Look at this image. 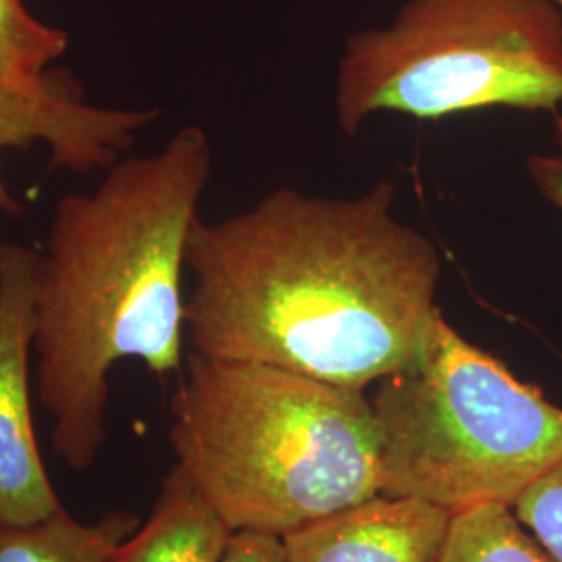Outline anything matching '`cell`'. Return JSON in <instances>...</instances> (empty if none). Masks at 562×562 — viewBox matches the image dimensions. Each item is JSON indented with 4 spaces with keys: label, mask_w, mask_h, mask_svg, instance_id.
<instances>
[{
    "label": "cell",
    "mask_w": 562,
    "mask_h": 562,
    "mask_svg": "<svg viewBox=\"0 0 562 562\" xmlns=\"http://www.w3.org/2000/svg\"><path fill=\"white\" fill-rule=\"evenodd\" d=\"M394 201L390 181L348 199L278 188L199 220L186 255L192 352L352 390L406 367L440 308L442 257Z\"/></svg>",
    "instance_id": "obj_1"
},
{
    "label": "cell",
    "mask_w": 562,
    "mask_h": 562,
    "mask_svg": "<svg viewBox=\"0 0 562 562\" xmlns=\"http://www.w3.org/2000/svg\"><path fill=\"white\" fill-rule=\"evenodd\" d=\"M211 167L206 132L186 125L161 150L111 165L92 192L57 202L34 273L36 392L53 450L76 473L106 442L115 364L180 371L186 255Z\"/></svg>",
    "instance_id": "obj_2"
},
{
    "label": "cell",
    "mask_w": 562,
    "mask_h": 562,
    "mask_svg": "<svg viewBox=\"0 0 562 562\" xmlns=\"http://www.w3.org/2000/svg\"><path fill=\"white\" fill-rule=\"evenodd\" d=\"M171 415L178 467L232 531L283 538L382 494L367 390L192 352Z\"/></svg>",
    "instance_id": "obj_3"
},
{
    "label": "cell",
    "mask_w": 562,
    "mask_h": 562,
    "mask_svg": "<svg viewBox=\"0 0 562 562\" xmlns=\"http://www.w3.org/2000/svg\"><path fill=\"white\" fill-rule=\"evenodd\" d=\"M383 496L450 515L517 503L562 459V406L438 308L415 359L375 383Z\"/></svg>",
    "instance_id": "obj_4"
},
{
    "label": "cell",
    "mask_w": 562,
    "mask_h": 562,
    "mask_svg": "<svg viewBox=\"0 0 562 562\" xmlns=\"http://www.w3.org/2000/svg\"><path fill=\"white\" fill-rule=\"evenodd\" d=\"M562 109V11L552 0H406L352 34L336 69L346 136L380 113L443 120Z\"/></svg>",
    "instance_id": "obj_5"
},
{
    "label": "cell",
    "mask_w": 562,
    "mask_h": 562,
    "mask_svg": "<svg viewBox=\"0 0 562 562\" xmlns=\"http://www.w3.org/2000/svg\"><path fill=\"white\" fill-rule=\"evenodd\" d=\"M38 250L0 240V525L63 510L32 411L34 273Z\"/></svg>",
    "instance_id": "obj_6"
},
{
    "label": "cell",
    "mask_w": 562,
    "mask_h": 562,
    "mask_svg": "<svg viewBox=\"0 0 562 562\" xmlns=\"http://www.w3.org/2000/svg\"><path fill=\"white\" fill-rule=\"evenodd\" d=\"M157 117V109L90 104L67 71L0 74V161L9 148L42 142L50 148L53 167L74 173L106 171L134 144L136 134ZM20 209L0 167V211L20 213Z\"/></svg>",
    "instance_id": "obj_7"
},
{
    "label": "cell",
    "mask_w": 562,
    "mask_h": 562,
    "mask_svg": "<svg viewBox=\"0 0 562 562\" xmlns=\"http://www.w3.org/2000/svg\"><path fill=\"white\" fill-rule=\"evenodd\" d=\"M452 515L378 494L281 538L285 562H440Z\"/></svg>",
    "instance_id": "obj_8"
},
{
    "label": "cell",
    "mask_w": 562,
    "mask_h": 562,
    "mask_svg": "<svg viewBox=\"0 0 562 562\" xmlns=\"http://www.w3.org/2000/svg\"><path fill=\"white\" fill-rule=\"evenodd\" d=\"M232 533L176 464L162 480L150 517L121 543L113 562H223Z\"/></svg>",
    "instance_id": "obj_9"
},
{
    "label": "cell",
    "mask_w": 562,
    "mask_h": 562,
    "mask_svg": "<svg viewBox=\"0 0 562 562\" xmlns=\"http://www.w3.org/2000/svg\"><path fill=\"white\" fill-rule=\"evenodd\" d=\"M140 519L109 510L99 521H78L67 508L23 525H0V562H113Z\"/></svg>",
    "instance_id": "obj_10"
},
{
    "label": "cell",
    "mask_w": 562,
    "mask_h": 562,
    "mask_svg": "<svg viewBox=\"0 0 562 562\" xmlns=\"http://www.w3.org/2000/svg\"><path fill=\"white\" fill-rule=\"evenodd\" d=\"M440 562H554L515 510L485 504L452 515Z\"/></svg>",
    "instance_id": "obj_11"
},
{
    "label": "cell",
    "mask_w": 562,
    "mask_h": 562,
    "mask_svg": "<svg viewBox=\"0 0 562 562\" xmlns=\"http://www.w3.org/2000/svg\"><path fill=\"white\" fill-rule=\"evenodd\" d=\"M69 48V36L36 20L21 0H0V74L38 76Z\"/></svg>",
    "instance_id": "obj_12"
},
{
    "label": "cell",
    "mask_w": 562,
    "mask_h": 562,
    "mask_svg": "<svg viewBox=\"0 0 562 562\" xmlns=\"http://www.w3.org/2000/svg\"><path fill=\"white\" fill-rule=\"evenodd\" d=\"M513 510L548 557L562 562V459L522 492Z\"/></svg>",
    "instance_id": "obj_13"
},
{
    "label": "cell",
    "mask_w": 562,
    "mask_h": 562,
    "mask_svg": "<svg viewBox=\"0 0 562 562\" xmlns=\"http://www.w3.org/2000/svg\"><path fill=\"white\" fill-rule=\"evenodd\" d=\"M552 150L533 153L525 159L527 178L536 186L538 194L562 213V113H554Z\"/></svg>",
    "instance_id": "obj_14"
},
{
    "label": "cell",
    "mask_w": 562,
    "mask_h": 562,
    "mask_svg": "<svg viewBox=\"0 0 562 562\" xmlns=\"http://www.w3.org/2000/svg\"><path fill=\"white\" fill-rule=\"evenodd\" d=\"M223 562H285L283 543L267 533L234 531Z\"/></svg>",
    "instance_id": "obj_15"
},
{
    "label": "cell",
    "mask_w": 562,
    "mask_h": 562,
    "mask_svg": "<svg viewBox=\"0 0 562 562\" xmlns=\"http://www.w3.org/2000/svg\"><path fill=\"white\" fill-rule=\"evenodd\" d=\"M552 2H554V4H557V7L562 11V0H552Z\"/></svg>",
    "instance_id": "obj_16"
}]
</instances>
